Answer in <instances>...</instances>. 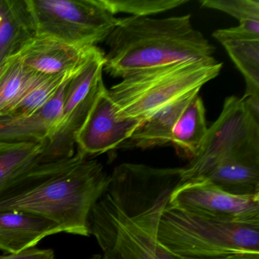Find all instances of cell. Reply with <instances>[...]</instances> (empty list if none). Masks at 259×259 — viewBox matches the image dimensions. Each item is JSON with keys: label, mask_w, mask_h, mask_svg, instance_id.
<instances>
[{"label": "cell", "mask_w": 259, "mask_h": 259, "mask_svg": "<svg viewBox=\"0 0 259 259\" xmlns=\"http://www.w3.org/2000/svg\"><path fill=\"white\" fill-rule=\"evenodd\" d=\"M102 163L76 149L70 158L40 163L0 190V210H23L89 236L91 210L110 183Z\"/></svg>", "instance_id": "cell-1"}, {"label": "cell", "mask_w": 259, "mask_h": 259, "mask_svg": "<svg viewBox=\"0 0 259 259\" xmlns=\"http://www.w3.org/2000/svg\"><path fill=\"white\" fill-rule=\"evenodd\" d=\"M104 71L123 78L137 71L212 58L215 48L192 25L191 15L118 19L105 40Z\"/></svg>", "instance_id": "cell-2"}, {"label": "cell", "mask_w": 259, "mask_h": 259, "mask_svg": "<svg viewBox=\"0 0 259 259\" xmlns=\"http://www.w3.org/2000/svg\"><path fill=\"white\" fill-rule=\"evenodd\" d=\"M182 167L122 163L110 174L101 198L153 259H179L157 242L160 213L181 183Z\"/></svg>", "instance_id": "cell-3"}, {"label": "cell", "mask_w": 259, "mask_h": 259, "mask_svg": "<svg viewBox=\"0 0 259 259\" xmlns=\"http://www.w3.org/2000/svg\"><path fill=\"white\" fill-rule=\"evenodd\" d=\"M156 237L160 245L179 259L259 256V223L209 219L168 202L160 213Z\"/></svg>", "instance_id": "cell-4"}, {"label": "cell", "mask_w": 259, "mask_h": 259, "mask_svg": "<svg viewBox=\"0 0 259 259\" xmlns=\"http://www.w3.org/2000/svg\"><path fill=\"white\" fill-rule=\"evenodd\" d=\"M222 67L212 57L143 69L125 75L109 93L119 116L142 123L169 103L201 90Z\"/></svg>", "instance_id": "cell-5"}, {"label": "cell", "mask_w": 259, "mask_h": 259, "mask_svg": "<svg viewBox=\"0 0 259 259\" xmlns=\"http://www.w3.org/2000/svg\"><path fill=\"white\" fill-rule=\"evenodd\" d=\"M249 157H259V119L242 98L228 97L199 152L182 167L180 184L204 180L225 160Z\"/></svg>", "instance_id": "cell-6"}, {"label": "cell", "mask_w": 259, "mask_h": 259, "mask_svg": "<svg viewBox=\"0 0 259 259\" xmlns=\"http://www.w3.org/2000/svg\"><path fill=\"white\" fill-rule=\"evenodd\" d=\"M35 36L69 45L96 47L105 41L118 19L101 0H25Z\"/></svg>", "instance_id": "cell-7"}, {"label": "cell", "mask_w": 259, "mask_h": 259, "mask_svg": "<svg viewBox=\"0 0 259 259\" xmlns=\"http://www.w3.org/2000/svg\"><path fill=\"white\" fill-rule=\"evenodd\" d=\"M104 53L97 48L89 60L68 81L61 117L48 141L44 163L70 158L75 154V137L104 84Z\"/></svg>", "instance_id": "cell-8"}, {"label": "cell", "mask_w": 259, "mask_h": 259, "mask_svg": "<svg viewBox=\"0 0 259 259\" xmlns=\"http://www.w3.org/2000/svg\"><path fill=\"white\" fill-rule=\"evenodd\" d=\"M169 204L197 216L224 222L259 223V196L230 195L207 180L180 184Z\"/></svg>", "instance_id": "cell-9"}, {"label": "cell", "mask_w": 259, "mask_h": 259, "mask_svg": "<svg viewBox=\"0 0 259 259\" xmlns=\"http://www.w3.org/2000/svg\"><path fill=\"white\" fill-rule=\"evenodd\" d=\"M141 124L139 121L119 116L104 84L77 133V150L89 157L121 148Z\"/></svg>", "instance_id": "cell-10"}, {"label": "cell", "mask_w": 259, "mask_h": 259, "mask_svg": "<svg viewBox=\"0 0 259 259\" xmlns=\"http://www.w3.org/2000/svg\"><path fill=\"white\" fill-rule=\"evenodd\" d=\"M98 47L69 45L51 37L35 36L18 55L24 66L45 75L75 73Z\"/></svg>", "instance_id": "cell-11"}, {"label": "cell", "mask_w": 259, "mask_h": 259, "mask_svg": "<svg viewBox=\"0 0 259 259\" xmlns=\"http://www.w3.org/2000/svg\"><path fill=\"white\" fill-rule=\"evenodd\" d=\"M69 78L62 84L55 96L34 114L22 117L0 116V142H48L60 122L65 92Z\"/></svg>", "instance_id": "cell-12"}, {"label": "cell", "mask_w": 259, "mask_h": 259, "mask_svg": "<svg viewBox=\"0 0 259 259\" xmlns=\"http://www.w3.org/2000/svg\"><path fill=\"white\" fill-rule=\"evenodd\" d=\"M89 228L104 252L103 259H153L101 198L91 210Z\"/></svg>", "instance_id": "cell-13"}, {"label": "cell", "mask_w": 259, "mask_h": 259, "mask_svg": "<svg viewBox=\"0 0 259 259\" xmlns=\"http://www.w3.org/2000/svg\"><path fill=\"white\" fill-rule=\"evenodd\" d=\"M63 232L57 223L23 210H0V250L18 254L44 238Z\"/></svg>", "instance_id": "cell-14"}, {"label": "cell", "mask_w": 259, "mask_h": 259, "mask_svg": "<svg viewBox=\"0 0 259 259\" xmlns=\"http://www.w3.org/2000/svg\"><path fill=\"white\" fill-rule=\"evenodd\" d=\"M213 37L228 53L246 82L245 95H259V36L235 28L219 29Z\"/></svg>", "instance_id": "cell-15"}, {"label": "cell", "mask_w": 259, "mask_h": 259, "mask_svg": "<svg viewBox=\"0 0 259 259\" xmlns=\"http://www.w3.org/2000/svg\"><path fill=\"white\" fill-rule=\"evenodd\" d=\"M199 92L196 90L190 92L156 112L139 125L121 148L147 149L170 143L172 128L179 117Z\"/></svg>", "instance_id": "cell-16"}, {"label": "cell", "mask_w": 259, "mask_h": 259, "mask_svg": "<svg viewBox=\"0 0 259 259\" xmlns=\"http://www.w3.org/2000/svg\"><path fill=\"white\" fill-rule=\"evenodd\" d=\"M35 37L25 0H0V64Z\"/></svg>", "instance_id": "cell-17"}, {"label": "cell", "mask_w": 259, "mask_h": 259, "mask_svg": "<svg viewBox=\"0 0 259 259\" xmlns=\"http://www.w3.org/2000/svg\"><path fill=\"white\" fill-rule=\"evenodd\" d=\"M203 180L230 195L259 196V157L225 160Z\"/></svg>", "instance_id": "cell-18"}, {"label": "cell", "mask_w": 259, "mask_h": 259, "mask_svg": "<svg viewBox=\"0 0 259 259\" xmlns=\"http://www.w3.org/2000/svg\"><path fill=\"white\" fill-rule=\"evenodd\" d=\"M207 130L205 108L202 99L198 94L179 117L172 128L170 143L180 154L191 160L201 150Z\"/></svg>", "instance_id": "cell-19"}, {"label": "cell", "mask_w": 259, "mask_h": 259, "mask_svg": "<svg viewBox=\"0 0 259 259\" xmlns=\"http://www.w3.org/2000/svg\"><path fill=\"white\" fill-rule=\"evenodd\" d=\"M48 142H0V190L37 165L43 163Z\"/></svg>", "instance_id": "cell-20"}, {"label": "cell", "mask_w": 259, "mask_h": 259, "mask_svg": "<svg viewBox=\"0 0 259 259\" xmlns=\"http://www.w3.org/2000/svg\"><path fill=\"white\" fill-rule=\"evenodd\" d=\"M48 76L28 69L19 55L16 56L0 78V116L8 114L33 88Z\"/></svg>", "instance_id": "cell-21"}, {"label": "cell", "mask_w": 259, "mask_h": 259, "mask_svg": "<svg viewBox=\"0 0 259 259\" xmlns=\"http://www.w3.org/2000/svg\"><path fill=\"white\" fill-rule=\"evenodd\" d=\"M75 73L46 77L41 82L33 88L6 116L22 117L34 114L49 102L55 96L62 84Z\"/></svg>", "instance_id": "cell-22"}, {"label": "cell", "mask_w": 259, "mask_h": 259, "mask_svg": "<svg viewBox=\"0 0 259 259\" xmlns=\"http://www.w3.org/2000/svg\"><path fill=\"white\" fill-rule=\"evenodd\" d=\"M113 16L126 13L134 17H148L187 4L188 0H101Z\"/></svg>", "instance_id": "cell-23"}, {"label": "cell", "mask_w": 259, "mask_h": 259, "mask_svg": "<svg viewBox=\"0 0 259 259\" xmlns=\"http://www.w3.org/2000/svg\"><path fill=\"white\" fill-rule=\"evenodd\" d=\"M201 4L204 8L227 13L239 22L259 21L258 0H203Z\"/></svg>", "instance_id": "cell-24"}, {"label": "cell", "mask_w": 259, "mask_h": 259, "mask_svg": "<svg viewBox=\"0 0 259 259\" xmlns=\"http://www.w3.org/2000/svg\"><path fill=\"white\" fill-rule=\"evenodd\" d=\"M0 259H55V254L54 250L40 249L34 247L18 254L0 255Z\"/></svg>", "instance_id": "cell-25"}, {"label": "cell", "mask_w": 259, "mask_h": 259, "mask_svg": "<svg viewBox=\"0 0 259 259\" xmlns=\"http://www.w3.org/2000/svg\"><path fill=\"white\" fill-rule=\"evenodd\" d=\"M16 57H11V58L7 59V60L3 62V63L0 64V78L3 76V75L5 73L6 71H7V69H8V68L10 67V64H11L12 62L13 61V60H14V58Z\"/></svg>", "instance_id": "cell-26"}, {"label": "cell", "mask_w": 259, "mask_h": 259, "mask_svg": "<svg viewBox=\"0 0 259 259\" xmlns=\"http://www.w3.org/2000/svg\"><path fill=\"white\" fill-rule=\"evenodd\" d=\"M89 259H103V256L101 254H94L92 257H89Z\"/></svg>", "instance_id": "cell-27"}, {"label": "cell", "mask_w": 259, "mask_h": 259, "mask_svg": "<svg viewBox=\"0 0 259 259\" xmlns=\"http://www.w3.org/2000/svg\"><path fill=\"white\" fill-rule=\"evenodd\" d=\"M236 259H259V256H249V257H240V258Z\"/></svg>", "instance_id": "cell-28"}]
</instances>
